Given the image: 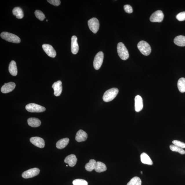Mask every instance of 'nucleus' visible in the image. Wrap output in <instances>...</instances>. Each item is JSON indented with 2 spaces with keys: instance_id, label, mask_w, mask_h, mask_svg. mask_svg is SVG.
Listing matches in <instances>:
<instances>
[{
  "instance_id": "c756f323",
  "label": "nucleus",
  "mask_w": 185,
  "mask_h": 185,
  "mask_svg": "<svg viewBox=\"0 0 185 185\" xmlns=\"http://www.w3.org/2000/svg\"><path fill=\"white\" fill-rule=\"evenodd\" d=\"M74 185H88L87 181L83 179H76L73 181Z\"/></svg>"
},
{
  "instance_id": "cd10ccee",
  "label": "nucleus",
  "mask_w": 185,
  "mask_h": 185,
  "mask_svg": "<svg viewBox=\"0 0 185 185\" xmlns=\"http://www.w3.org/2000/svg\"><path fill=\"white\" fill-rule=\"evenodd\" d=\"M170 148L172 151L173 152H178L181 154H184L185 151L184 149L176 146L174 145H171L170 146Z\"/></svg>"
},
{
  "instance_id": "7ed1b4c3",
  "label": "nucleus",
  "mask_w": 185,
  "mask_h": 185,
  "mask_svg": "<svg viewBox=\"0 0 185 185\" xmlns=\"http://www.w3.org/2000/svg\"><path fill=\"white\" fill-rule=\"evenodd\" d=\"M1 36L3 40L9 42L14 43H19L21 42L19 37L12 33L4 32L1 33Z\"/></svg>"
},
{
  "instance_id": "bb28decb",
  "label": "nucleus",
  "mask_w": 185,
  "mask_h": 185,
  "mask_svg": "<svg viewBox=\"0 0 185 185\" xmlns=\"http://www.w3.org/2000/svg\"><path fill=\"white\" fill-rule=\"evenodd\" d=\"M142 181L139 177H135L130 180L127 185H141Z\"/></svg>"
},
{
  "instance_id": "0eeeda50",
  "label": "nucleus",
  "mask_w": 185,
  "mask_h": 185,
  "mask_svg": "<svg viewBox=\"0 0 185 185\" xmlns=\"http://www.w3.org/2000/svg\"><path fill=\"white\" fill-rule=\"evenodd\" d=\"M88 25L89 29L94 33H96L100 28V23L97 18H93L88 21Z\"/></svg>"
},
{
  "instance_id": "f03ea898",
  "label": "nucleus",
  "mask_w": 185,
  "mask_h": 185,
  "mask_svg": "<svg viewBox=\"0 0 185 185\" xmlns=\"http://www.w3.org/2000/svg\"><path fill=\"white\" fill-rule=\"evenodd\" d=\"M118 54L120 58L123 60L125 61L129 57V54L127 49L122 42L119 43L117 45Z\"/></svg>"
},
{
  "instance_id": "a878e982",
  "label": "nucleus",
  "mask_w": 185,
  "mask_h": 185,
  "mask_svg": "<svg viewBox=\"0 0 185 185\" xmlns=\"http://www.w3.org/2000/svg\"><path fill=\"white\" fill-rule=\"evenodd\" d=\"M177 87L181 93L185 92V78H181L177 82Z\"/></svg>"
},
{
  "instance_id": "4be33fe9",
  "label": "nucleus",
  "mask_w": 185,
  "mask_h": 185,
  "mask_svg": "<svg viewBox=\"0 0 185 185\" xmlns=\"http://www.w3.org/2000/svg\"><path fill=\"white\" fill-rule=\"evenodd\" d=\"M174 42L177 46H185V36L183 35H179L177 36L175 38Z\"/></svg>"
},
{
  "instance_id": "20e7f679",
  "label": "nucleus",
  "mask_w": 185,
  "mask_h": 185,
  "mask_svg": "<svg viewBox=\"0 0 185 185\" xmlns=\"http://www.w3.org/2000/svg\"><path fill=\"white\" fill-rule=\"evenodd\" d=\"M138 49L141 53L145 56H148L151 52V48L148 43L144 41H141L138 43L137 45Z\"/></svg>"
},
{
  "instance_id": "4468645a",
  "label": "nucleus",
  "mask_w": 185,
  "mask_h": 185,
  "mask_svg": "<svg viewBox=\"0 0 185 185\" xmlns=\"http://www.w3.org/2000/svg\"><path fill=\"white\" fill-rule=\"evenodd\" d=\"M71 40V51L73 54L75 55L78 53L79 50V46L77 42V37L76 36H72Z\"/></svg>"
},
{
  "instance_id": "dca6fc26",
  "label": "nucleus",
  "mask_w": 185,
  "mask_h": 185,
  "mask_svg": "<svg viewBox=\"0 0 185 185\" xmlns=\"http://www.w3.org/2000/svg\"><path fill=\"white\" fill-rule=\"evenodd\" d=\"M65 163L68 164L71 167H74L77 162V158L75 155L71 154L69 155L65 158L64 160Z\"/></svg>"
},
{
  "instance_id": "f8f14e48",
  "label": "nucleus",
  "mask_w": 185,
  "mask_h": 185,
  "mask_svg": "<svg viewBox=\"0 0 185 185\" xmlns=\"http://www.w3.org/2000/svg\"><path fill=\"white\" fill-rule=\"evenodd\" d=\"M16 87V84L14 82H10L6 83L2 87L1 91L3 93H7L12 91Z\"/></svg>"
},
{
  "instance_id": "ddd939ff",
  "label": "nucleus",
  "mask_w": 185,
  "mask_h": 185,
  "mask_svg": "<svg viewBox=\"0 0 185 185\" xmlns=\"http://www.w3.org/2000/svg\"><path fill=\"white\" fill-rule=\"evenodd\" d=\"M52 87L54 90V95L56 96H60L62 91V82L61 81L55 82L52 85Z\"/></svg>"
},
{
  "instance_id": "f704fd0d",
  "label": "nucleus",
  "mask_w": 185,
  "mask_h": 185,
  "mask_svg": "<svg viewBox=\"0 0 185 185\" xmlns=\"http://www.w3.org/2000/svg\"><path fill=\"white\" fill-rule=\"evenodd\" d=\"M141 173H143V171H141Z\"/></svg>"
},
{
  "instance_id": "f257e3e1",
  "label": "nucleus",
  "mask_w": 185,
  "mask_h": 185,
  "mask_svg": "<svg viewBox=\"0 0 185 185\" xmlns=\"http://www.w3.org/2000/svg\"><path fill=\"white\" fill-rule=\"evenodd\" d=\"M118 92V89L116 88L108 89L104 93L103 96V100L106 102L111 101L117 96Z\"/></svg>"
},
{
  "instance_id": "72a5a7b5",
  "label": "nucleus",
  "mask_w": 185,
  "mask_h": 185,
  "mask_svg": "<svg viewBox=\"0 0 185 185\" xmlns=\"http://www.w3.org/2000/svg\"><path fill=\"white\" fill-rule=\"evenodd\" d=\"M124 9L125 12L128 14H131L133 12L132 7L129 5H125L124 6Z\"/></svg>"
},
{
  "instance_id": "2f4dec72",
  "label": "nucleus",
  "mask_w": 185,
  "mask_h": 185,
  "mask_svg": "<svg viewBox=\"0 0 185 185\" xmlns=\"http://www.w3.org/2000/svg\"><path fill=\"white\" fill-rule=\"evenodd\" d=\"M176 18L179 21H182L185 20V12L179 13L177 14Z\"/></svg>"
},
{
  "instance_id": "b1692460",
  "label": "nucleus",
  "mask_w": 185,
  "mask_h": 185,
  "mask_svg": "<svg viewBox=\"0 0 185 185\" xmlns=\"http://www.w3.org/2000/svg\"><path fill=\"white\" fill-rule=\"evenodd\" d=\"M106 170H107V167L105 164L101 162H96L95 170L97 172L102 173L106 171Z\"/></svg>"
},
{
  "instance_id": "6e6552de",
  "label": "nucleus",
  "mask_w": 185,
  "mask_h": 185,
  "mask_svg": "<svg viewBox=\"0 0 185 185\" xmlns=\"http://www.w3.org/2000/svg\"><path fill=\"white\" fill-rule=\"evenodd\" d=\"M40 170L38 168H33L24 171L22 173V176L25 179L32 178L38 175L40 173Z\"/></svg>"
},
{
  "instance_id": "7c9ffc66",
  "label": "nucleus",
  "mask_w": 185,
  "mask_h": 185,
  "mask_svg": "<svg viewBox=\"0 0 185 185\" xmlns=\"http://www.w3.org/2000/svg\"><path fill=\"white\" fill-rule=\"evenodd\" d=\"M173 145L182 149L185 148V143L178 140H175L172 142Z\"/></svg>"
},
{
  "instance_id": "6ab92c4d",
  "label": "nucleus",
  "mask_w": 185,
  "mask_h": 185,
  "mask_svg": "<svg viewBox=\"0 0 185 185\" xmlns=\"http://www.w3.org/2000/svg\"><path fill=\"white\" fill-rule=\"evenodd\" d=\"M9 71L12 75L14 76L17 75L18 73V70L15 61H11L9 65Z\"/></svg>"
},
{
  "instance_id": "a211bd4d",
  "label": "nucleus",
  "mask_w": 185,
  "mask_h": 185,
  "mask_svg": "<svg viewBox=\"0 0 185 185\" xmlns=\"http://www.w3.org/2000/svg\"><path fill=\"white\" fill-rule=\"evenodd\" d=\"M28 123L29 126L32 127H37L41 124V121L35 118H30L28 120Z\"/></svg>"
},
{
  "instance_id": "5701e85b",
  "label": "nucleus",
  "mask_w": 185,
  "mask_h": 185,
  "mask_svg": "<svg viewBox=\"0 0 185 185\" xmlns=\"http://www.w3.org/2000/svg\"><path fill=\"white\" fill-rule=\"evenodd\" d=\"M12 13L18 19H21L24 17L23 11L19 7H16L13 9Z\"/></svg>"
},
{
  "instance_id": "412c9836",
  "label": "nucleus",
  "mask_w": 185,
  "mask_h": 185,
  "mask_svg": "<svg viewBox=\"0 0 185 185\" xmlns=\"http://www.w3.org/2000/svg\"><path fill=\"white\" fill-rule=\"evenodd\" d=\"M141 160L142 163L144 164L152 165L153 162L151 158L146 153H143L141 155Z\"/></svg>"
},
{
  "instance_id": "aec40b11",
  "label": "nucleus",
  "mask_w": 185,
  "mask_h": 185,
  "mask_svg": "<svg viewBox=\"0 0 185 185\" xmlns=\"http://www.w3.org/2000/svg\"><path fill=\"white\" fill-rule=\"evenodd\" d=\"M69 142V139L68 138L61 139L57 142L56 144V146L58 149H63L68 145Z\"/></svg>"
},
{
  "instance_id": "c9c22d12",
  "label": "nucleus",
  "mask_w": 185,
  "mask_h": 185,
  "mask_svg": "<svg viewBox=\"0 0 185 185\" xmlns=\"http://www.w3.org/2000/svg\"><path fill=\"white\" fill-rule=\"evenodd\" d=\"M46 21L47 22L48 21V20H46Z\"/></svg>"
},
{
  "instance_id": "393cba45",
  "label": "nucleus",
  "mask_w": 185,
  "mask_h": 185,
  "mask_svg": "<svg viewBox=\"0 0 185 185\" xmlns=\"http://www.w3.org/2000/svg\"><path fill=\"white\" fill-rule=\"evenodd\" d=\"M96 162L94 160L92 159L89 160V162L86 164L85 169L87 171L90 172L93 171V170H95Z\"/></svg>"
},
{
  "instance_id": "9d476101",
  "label": "nucleus",
  "mask_w": 185,
  "mask_h": 185,
  "mask_svg": "<svg viewBox=\"0 0 185 185\" xmlns=\"http://www.w3.org/2000/svg\"><path fill=\"white\" fill-rule=\"evenodd\" d=\"M42 48L46 53L52 58H55L56 55V53L53 47L49 44H44L43 45Z\"/></svg>"
},
{
  "instance_id": "2eb2a0df",
  "label": "nucleus",
  "mask_w": 185,
  "mask_h": 185,
  "mask_svg": "<svg viewBox=\"0 0 185 185\" xmlns=\"http://www.w3.org/2000/svg\"><path fill=\"white\" fill-rule=\"evenodd\" d=\"M143 107V99L139 95L136 96L135 98V109L136 112L141 111Z\"/></svg>"
},
{
  "instance_id": "9b49d317",
  "label": "nucleus",
  "mask_w": 185,
  "mask_h": 185,
  "mask_svg": "<svg viewBox=\"0 0 185 185\" xmlns=\"http://www.w3.org/2000/svg\"><path fill=\"white\" fill-rule=\"evenodd\" d=\"M30 141L34 145L40 148H43L45 145L44 140L39 137H33L30 139Z\"/></svg>"
},
{
  "instance_id": "f3484780",
  "label": "nucleus",
  "mask_w": 185,
  "mask_h": 185,
  "mask_svg": "<svg viewBox=\"0 0 185 185\" xmlns=\"http://www.w3.org/2000/svg\"><path fill=\"white\" fill-rule=\"evenodd\" d=\"M87 138V134L86 132L83 130H80L77 132L75 139L78 142L85 141Z\"/></svg>"
},
{
  "instance_id": "423d86ee",
  "label": "nucleus",
  "mask_w": 185,
  "mask_h": 185,
  "mask_svg": "<svg viewBox=\"0 0 185 185\" xmlns=\"http://www.w3.org/2000/svg\"><path fill=\"white\" fill-rule=\"evenodd\" d=\"M104 53L102 52H99L94 58L93 61V66L95 69L98 70L101 67L103 61Z\"/></svg>"
},
{
  "instance_id": "1a4fd4ad",
  "label": "nucleus",
  "mask_w": 185,
  "mask_h": 185,
  "mask_svg": "<svg viewBox=\"0 0 185 185\" xmlns=\"http://www.w3.org/2000/svg\"><path fill=\"white\" fill-rule=\"evenodd\" d=\"M164 18V14L161 10H157L153 13L150 18V20L153 22H161Z\"/></svg>"
},
{
  "instance_id": "473e14b6",
  "label": "nucleus",
  "mask_w": 185,
  "mask_h": 185,
  "mask_svg": "<svg viewBox=\"0 0 185 185\" xmlns=\"http://www.w3.org/2000/svg\"><path fill=\"white\" fill-rule=\"evenodd\" d=\"M47 1L50 4L56 6H59L61 3V1L59 0H48Z\"/></svg>"
},
{
  "instance_id": "c85d7f7f",
  "label": "nucleus",
  "mask_w": 185,
  "mask_h": 185,
  "mask_svg": "<svg viewBox=\"0 0 185 185\" xmlns=\"http://www.w3.org/2000/svg\"><path fill=\"white\" fill-rule=\"evenodd\" d=\"M35 16L38 19L43 21L45 18V16L41 11L36 10L35 12Z\"/></svg>"
},
{
  "instance_id": "39448f33",
  "label": "nucleus",
  "mask_w": 185,
  "mask_h": 185,
  "mask_svg": "<svg viewBox=\"0 0 185 185\" xmlns=\"http://www.w3.org/2000/svg\"><path fill=\"white\" fill-rule=\"evenodd\" d=\"M26 109L31 113H41L46 110V108L42 106L35 103H30L25 106Z\"/></svg>"
}]
</instances>
